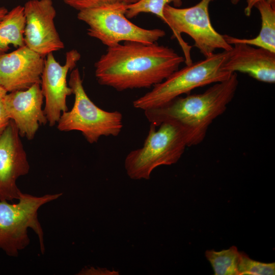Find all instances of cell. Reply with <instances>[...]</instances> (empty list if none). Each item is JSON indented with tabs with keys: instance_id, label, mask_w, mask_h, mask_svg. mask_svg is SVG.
<instances>
[{
	"instance_id": "6da1fadb",
	"label": "cell",
	"mask_w": 275,
	"mask_h": 275,
	"mask_svg": "<svg viewBox=\"0 0 275 275\" xmlns=\"http://www.w3.org/2000/svg\"><path fill=\"white\" fill-rule=\"evenodd\" d=\"M185 62L173 49L156 42L124 41L107 48L95 63L98 83L117 91L150 88L160 83Z\"/></svg>"
},
{
	"instance_id": "7a4b0ae2",
	"label": "cell",
	"mask_w": 275,
	"mask_h": 275,
	"mask_svg": "<svg viewBox=\"0 0 275 275\" xmlns=\"http://www.w3.org/2000/svg\"><path fill=\"white\" fill-rule=\"evenodd\" d=\"M238 86L237 74L233 73L202 93L178 97L160 107L145 110L144 114L156 126L166 121L179 123L189 133L190 146H196L203 141L213 121L226 111Z\"/></svg>"
},
{
	"instance_id": "3957f363",
	"label": "cell",
	"mask_w": 275,
	"mask_h": 275,
	"mask_svg": "<svg viewBox=\"0 0 275 275\" xmlns=\"http://www.w3.org/2000/svg\"><path fill=\"white\" fill-rule=\"evenodd\" d=\"M158 126L151 124L143 146L126 156L124 166L131 179H149L155 168L176 163L190 146L189 133L179 123L166 121Z\"/></svg>"
},
{
	"instance_id": "277c9868",
	"label": "cell",
	"mask_w": 275,
	"mask_h": 275,
	"mask_svg": "<svg viewBox=\"0 0 275 275\" xmlns=\"http://www.w3.org/2000/svg\"><path fill=\"white\" fill-rule=\"evenodd\" d=\"M229 51L214 53L204 59L179 69L145 95L133 101L134 107L143 111L162 106L192 90L225 80L231 73L222 67Z\"/></svg>"
},
{
	"instance_id": "5b68a950",
	"label": "cell",
	"mask_w": 275,
	"mask_h": 275,
	"mask_svg": "<svg viewBox=\"0 0 275 275\" xmlns=\"http://www.w3.org/2000/svg\"><path fill=\"white\" fill-rule=\"evenodd\" d=\"M213 0H201L190 7L180 8L167 5L163 9L166 23L172 30L183 51L186 65L193 63L192 46L184 40L182 33L189 36L196 47L205 58L215 53L216 49L230 51L232 45L226 40L224 35L218 33L212 25L209 6Z\"/></svg>"
},
{
	"instance_id": "8992f818",
	"label": "cell",
	"mask_w": 275,
	"mask_h": 275,
	"mask_svg": "<svg viewBox=\"0 0 275 275\" xmlns=\"http://www.w3.org/2000/svg\"><path fill=\"white\" fill-rule=\"evenodd\" d=\"M74 95L73 107L62 114L58 129L62 131H80L90 144L102 136H117L123 128V116L118 111L108 112L97 106L90 99L82 85L78 68L71 70L68 82Z\"/></svg>"
},
{
	"instance_id": "52a82bcc",
	"label": "cell",
	"mask_w": 275,
	"mask_h": 275,
	"mask_svg": "<svg viewBox=\"0 0 275 275\" xmlns=\"http://www.w3.org/2000/svg\"><path fill=\"white\" fill-rule=\"evenodd\" d=\"M62 195L59 193L36 196L21 192L17 203L0 200V249L10 256H17L30 243L28 229L31 228L38 236L41 251L44 253V234L38 210Z\"/></svg>"
},
{
	"instance_id": "ba28073f",
	"label": "cell",
	"mask_w": 275,
	"mask_h": 275,
	"mask_svg": "<svg viewBox=\"0 0 275 275\" xmlns=\"http://www.w3.org/2000/svg\"><path fill=\"white\" fill-rule=\"evenodd\" d=\"M127 5L116 2L81 10L77 18L89 26V36L98 39L107 47L121 41L152 44L166 35L161 29H145L129 21L125 15Z\"/></svg>"
},
{
	"instance_id": "9c48e42d",
	"label": "cell",
	"mask_w": 275,
	"mask_h": 275,
	"mask_svg": "<svg viewBox=\"0 0 275 275\" xmlns=\"http://www.w3.org/2000/svg\"><path fill=\"white\" fill-rule=\"evenodd\" d=\"M80 59V54L75 49L66 52L64 65L57 61L52 52L46 55L40 85L45 102L43 111L50 126L57 123L62 114L68 110L66 97L72 91L67 85V76Z\"/></svg>"
},
{
	"instance_id": "30bf717a",
	"label": "cell",
	"mask_w": 275,
	"mask_h": 275,
	"mask_svg": "<svg viewBox=\"0 0 275 275\" xmlns=\"http://www.w3.org/2000/svg\"><path fill=\"white\" fill-rule=\"evenodd\" d=\"M25 45L45 56L64 48L55 26L56 10L52 0H29L24 5Z\"/></svg>"
},
{
	"instance_id": "8fae6325",
	"label": "cell",
	"mask_w": 275,
	"mask_h": 275,
	"mask_svg": "<svg viewBox=\"0 0 275 275\" xmlns=\"http://www.w3.org/2000/svg\"><path fill=\"white\" fill-rule=\"evenodd\" d=\"M14 122H10L0 136V200L18 199L21 192L16 180L30 170L27 155Z\"/></svg>"
},
{
	"instance_id": "7c38bea8",
	"label": "cell",
	"mask_w": 275,
	"mask_h": 275,
	"mask_svg": "<svg viewBox=\"0 0 275 275\" xmlns=\"http://www.w3.org/2000/svg\"><path fill=\"white\" fill-rule=\"evenodd\" d=\"M44 56L25 45L0 54V86L7 92L24 90L41 84Z\"/></svg>"
},
{
	"instance_id": "4fadbf2b",
	"label": "cell",
	"mask_w": 275,
	"mask_h": 275,
	"mask_svg": "<svg viewBox=\"0 0 275 275\" xmlns=\"http://www.w3.org/2000/svg\"><path fill=\"white\" fill-rule=\"evenodd\" d=\"M43 98L39 84L24 90L9 92L3 97L7 113L20 136L33 139L39 125L48 122L42 109Z\"/></svg>"
},
{
	"instance_id": "5bb4252c",
	"label": "cell",
	"mask_w": 275,
	"mask_h": 275,
	"mask_svg": "<svg viewBox=\"0 0 275 275\" xmlns=\"http://www.w3.org/2000/svg\"><path fill=\"white\" fill-rule=\"evenodd\" d=\"M222 69L229 73L248 74L263 82H275V52L245 43H236L229 51Z\"/></svg>"
},
{
	"instance_id": "9a60e30c",
	"label": "cell",
	"mask_w": 275,
	"mask_h": 275,
	"mask_svg": "<svg viewBox=\"0 0 275 275\" xmlns=\"http://www.w3.org/2000/svg\"><path fill=\"white\" fill-rule=\"evenodd\" d=\"M255 7L258 10L261 20V29L257 36L246 39L224 35V37L231 45L236 43H245L275 52L274 5L262 1L257 3Z\"/></svg>"
},
{
	"instance_id": "2e32d148",
	"label": "cell",
	"mask_w": 275,
	"mask_h": 275,
	"mask_svg": "<svg viewBox=\"0 0 275 275\" xmlns=\"http://www.w3.org/2000/svg\"><path fill=\"white\" fill-rule=\"evenodd\" d=\"M25 26L23 6L18 5L8 12L0 21V53L7 51L10 45L18 48L25 46Z\"/></svg>"
},
{
	"instance_id": "e0dca14e",
	"label": "cell",
	"mask_w": 275,
	"mask_h": 275,
	"mask_svg": "<svg viewBox=\"0 0 275 275\" xmlns=\"http://www.w3.org/2000/svg\"><path fill=\"white\" fill-rule=\"evenodd\" d=\"M240 256L241 253L235 246L221 251L210 250L205 252L215 275H239L238 266Z\"/></svg>"
},
{
	"instance_id": "ac0fdd59",
	"label": "cell",
	"mask_w": 275,
	"mask_h": 275,
	"mask_svg": "<svg viewBox=\"0 0 275 275\" xmlns=\"http://www.w3.org/2000/svg\"><path fill=\"white\" fill-rule=\"evenodd\" d=\"M172 3L175 7L179 8L182 4V0H138L136 2L126 6V17L131 19L142 13L153 14L164 23L166 20L163 9L167 5Z\"/></svg>"
},
{
	"instance_id": "d6986e66",
	"label": "cell",
	"mask_w": 275,
	"mask_h": 275,
	"mask_svg": "<svg viewBox=\"0 0 275 275\" xmlns=\"http://www.w3.org/2000/svg\"><path fill=\"white\" fill-rule=\"evenodd\" d=\"M239 275L275 274V263H263L251 259L241 253L238 266Z\"/></svg>"
},
{
	"instance_id": "ffe728a7",
	"label": "cell",
	"mask_w": 275,
	"mask_h": 275,
	"mask_svg": "<svg viewBox=\"0 0 275 275\" xmlns=\"http://www.w3.org/2000/svg\"><path fill=\"white\" fill-rule=\"evenodd\" d=\"M66 5L77 10L91 8L105 4L116 2L123 3L126 4H133L138 0H61Z\"/></svg>"
},
{
	"instance_id": "44dd1931",
	"label": "cell",
	"mask_w": 275,
	"mask_h": 275,
	"mask_svg": "<svg viewBox=\"0 0 275 275\" xmlns=\"http://www.w3.org/2000/svg\"><path fill=\"white\" fill-rule=\"evenodd\" d=\"M10 121L4 103L3 97L0 98V136L4 132Z\"/></svg>"
},
{
	"instance_id": "7402d4cb",
	"label": "cell",
	"mask_w": 275,
	"mask_h": 275,
	"mask_svg": "<svg viewBox=\"0 0 275 275\" xmlns=\"http://www.w3.org/2000/svg\"><path fill=\"white\" fill-rule=\"evenodd\" d=\"M262 1H266L272 4H275V0H246V6L244 8V14L247 16L251 14L252 9L257 3Z\"/></svg>"
},
{
	"instance_id": "603a6c76",
	"label": "cell",
	"mask_w": 275,
	"mask_h": 275,
	"mask_svg": "<svg viewBox=\"0 0 275 275\" xmlns=\"http://www.w3.org/2000/svg\"><path fill=\"white\" fill-rule=\"evenodd\" d=\"M8 11L7 8L4 7H0V21L3 19L6 14L8 13Z\"/></svg>"
},
{
	"instance_id": "cb8c5ba5",
	"label": "cell",
	"mask_w": 275,
	"mask_h": 275,
	"mask_svg": "<svg viewBox=\"0 0 275 275\" xmlns=\"http://www.w3.org/2000/svg\"><path fill=\"white\" fill-rule=\"evenodd\" d=\"M7 93V92L0 86V98L4 97Z\"/></svg>"
},
{
	"instance_id": "d4e9b609",
	"label": "cell",
	"mask_w": 275,
	"mask_h": 275,
	"mask_svg": "<svg viewBox=\"0 0 275 275\" xmlns=\"http://www.w3.org/2000/svg\"><path fill=\"white\" fill-rule=\"evenodd\" d=\"M231 3L233 5H237L239 3L240 0H230Z\"/></svg>"
},
{
	"instance_id": "484cf974",
	"label": "cell",
	"mask_w": 275,
	"mask_h": 275,
	"mask_svg": "<svg viewBox=\"0 0 275 275\" xmlns=\"http://www.w3.org/2000/svg\"><path fill=\"white\" fill-rule=\"evenodd\" d=\"M0 54H1V53H0Z\"/></svg>"
}]
</instances>
